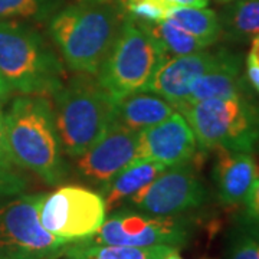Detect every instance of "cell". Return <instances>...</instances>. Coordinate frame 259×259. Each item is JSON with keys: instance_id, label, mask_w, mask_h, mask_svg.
Masks as SVG:
<instances>
[{"instance_id": "obj_1", "label": "cell", "mask_w": 259, "mask_h": 259, "mask_svg": "<svg viewBox=\"0 0 259 259\" xmlns=\"http://www.w3.org/2000/svg\"><path fill=\"white\" fill-rule=\"evenodd\" d=\"M124 16L102 0H88L55 12L48 32L64 64L74 72L95 75L120 35Z\"/></svg>"}, {"instance_id": "obj_2", "label": "cell", "mask_w": 259, "mask_h": 259, "mask_svg": "<svg viewBox=\"0 0 259 259\" xmlns=\"http://www.w3.org/2000/svg\"><path fill=\"white\" fill-rule=\"evenodd\" d=\"M5 122L15 166L35 173L47 185H61L68 167L52 102L45 95L22 94L5 114Z\"/></svg>"}, {"instance_id": "obj_3", "label": "cell", "mask_w": 259, "mask_h": 259, "mask_svg": "<svg viewBox=\"0 0 259 259\" xmlns=\"http://www.w3.org/2000/svg\"><path fill=\"white\" fill-rule=\"evenodd\" d=\"M0 75L10 91L23 95H54L66 81L61 55L19 20H0Z\"/></svg>"}, {"instance_id": "obj_4", "label": "cell", "mask_w": 259, "mask_h": 259, "mask_svg": "<svg viewBox=\"0 0 259 259\" xmlns=\"http://www.w3.org/2000/svg\"><path fill=\"white\" fill-rule=\"evenodd\" d=\"M115 104L95 75L79 74L54 94V112L65 156L79 157L115 121Z\"/></svg>"}, {"instance_id": "obj_5", "label": "cell", "mask_w": 259, "mask_h": 259, "mask_svg": "<svg viewBox=\"0 0 259 259\" xmlns=\"http://www.w3.org/2000/svg\"><path fill=\"white\" fill-rule=\"evenodd\" d=\"M204 150L253 153L259 147V102L250 91L177 108Z\"/></svg>"}, {"instance_id": "obj_6", "label": "cell", "mask_w": 259, "mask_h": 259, "mask_svg": "<svg viewBox=\"0 0 259 259\" xmlns=\"http://www.w3.org/2000/svg\"><path fill=\"white\" fill-rule=\"evenodd\" d=\"M167 59L157 40L134 18H124L120 35L97 74L98 81L114 98L146 88L158 66Z\"/></svg>"}, {"instance_id": "obj_7", "label": "cell", "mask_w": 259, "mask_h": 259, "mask_svg": "<svg viewBox=\"0 0 259 259\" xmlns=\"http://www.w3.org/2000/svg\"><path fill=\"white\" fill-rule=\"evenodd\" d=\"M45 193L0 200V259H59L71 242L48 232L39 219Z\"/></svg>"}, {"instance_id": "obj_8", "label": "cell", "mask_w": 259, "mask_h": 259, "mask_svg": "<svg viewBox=\"0 0 259 259\" xmlns=\"http://www.w3.org/2000/svg\"><path fill=\"white\" fill-rule=\"evenodd\" d=\"M193 226V221L185 214L156 216L120 207L112 210L97 233L85 241L93 245L170 246L180 249L192 239Z\"/></svg>"}, {"instance_id": "obj_9", "label": "cell", "mask_w": 259, "mask_h": 259, "mask_svg": "<svg viewBox=\"0 0 259 259\" xmlns=\"http://www.w3.org/2000/svg\"><path fill=\"white\" fill-rule=\"evenodd\" d=\"M105 216L101 194L81 186H62L45 193L39 210L42 226L66 242L91 238L101 228Z\"/></svg>"}, {"instance_id": "obj_10", "label": "cell", "mask_w": 259, "mask_h": 259, "mask_svg": "<svg viewBox=\"0 0 259 259\" xmlns=\"http://www.w3.org/2000/svg\"><path fill=\"white\" fill-rule=\"evenodd\" d=\"M207 189L189 163L167 167L153 182L134 193L122 207L156 216L185 214L203 206Z\"/></svg>"}, {"instance_id": "obj_11", "label": "cell", "mask_w": 259, "mask_h": 259, "mask_svg": "<svg viewBox=\"0 0 259 259\" xmlns=\"http://www.w3.org/2000/svg\"><path fill=\"white\" fill-rule=\"evenodd\" d=\"M139 131L114 121L98 141L76 157V173L87 183L101 187L134 160Z\"/></svg>"}, {"instance_id": "obj_12", "label": "cell", "mask_w": 259, "mask_h": 259, "mask_svg": "<svg viewBox=\"0 0 259 259\" xmlns=\"http://www.w3.org/2000/svg\"><path fill=\"white\" fill-rule=\"evenodd\" d=\"M197 141L186 118L175 111L168 118L140 131L134 160H153L166 167L192 161Z\"/></svg>"}, {"instance_id": "obj_13", "label": "cell", "mask_w": 259, "mask_h": 259, "mask_svg": "<svg viewBox=\"0 0 259 259\" xmlns=\"http://www.w3.org/2000/svg\"><path fill=\"white\" fill-rule=\"evenodd\" d=\"M225 52L226 49L207 51L206 48L189 55L167 58L143 91L157 94L175 107L189 95L196 81L222 59Z\"/></svg>"}, {"instance_id": "obj_14", "label": "cell", "mask_w": 259, "mask_h": 259, "mask_svg": "<svg viewBox=\"0 0 259 259\" xmlns=\"http://www.w3.org/2000/svg\"><path fill=\"white\" fill-rule=\"evenodd\" d=\"M213 182L218 197L226 206L245 203L256 180V161L250 153L216 148Z\"/></svg>"}, {"instance_id": "obj_15", "label": "cell", "mask_w": 259, "mask_h": 259, "mask_svg": "<svg viewBox=\"0 0 259 259\" xmlns=\"http://www.w3.org/2000/svg\"><path fill=\"white\" fill-rule=\"evenodd\" d=\"M248 91V79L242 74L241 55L226 49L222 59L196 81L189 95L175 105V110L204 100L231 97Z\"/></svg>"}, {"instance_id": "obj_16", "label": "cell", "mask_w": 259, "mask_h": 259, "mask_svg": "<svg viewBox=\"0 0 259 259\" xmlns=\"http://www.w3.org/2000/svg\"><path fill=\"white\" fill-rule=\"evenodd\" d=\"M167 167L153 160H133L115 176L100 187V194L104 199L107 212L122 207L134 193H137Z\"/></svg>"}, {"instance_id": "obj_17", "label": "cell", "mask_w": 259, "mask_h": 259, "mask_svg": "<svg viewBox=\"0 0 259 259\" xmlns=\"http://www.w3.org/2000/svg\"><path fill=\"white\" fill-rule=\"evenodd\" d=\"M175 111V107L163 97L139 91L117 100L115 121L140 133L164 121Z\"/></svg>"}, {"instance_id": "obj_18", "label": "cell", "mask_w": 259, "mask_h": 259, "mask_svg": "<svg viewBox=\"0 0 259 259\" xmlns=\"http://www.w3.org/2000/svg\"><path fill=\"white\" fill-rule=\"evenodd\" d=\"M170 246H120V245H93L83 241L71 242L64 253V259H163Z\"/></svg>"}, {"instance_id": "obj_19", "label": "cell", "mask_w": 259, "mask_h": 259, "mask_svg": "<svg viewBox=\"0 0 259 259\" xmlns=\"http://www.w3.org/2000/svg\"><path fill=\"white\" fill-rule=\"evenodd\" d=\"M233 2L219 18L222 35L232 42H249L259 36V0Z\"/></svg>"}, {"instance_id": "obj_20", "label": "cell", "mask_w": 259, "mask_h": 259, "mask_svg": "<svg viewBox=\"0 0 259 259\" xmlns=\"http://www.w3.org/2000/svg\"><path fill=\"white\" fill-rule=\"evenodd\" d=\"M167 19L185 29L204 47L214 45L222 35L219 16L206 8H182L171 6L167 12Z\"/></svg>"}, {"instance_id": "obj_21", "label": "cell", "mask_w": 259, "mask_h": 259, "mask_svg": "<svg viewBox=\"0 0 259 259\" xmlns=\"http://www.w3.org/2000/svg\"><path fill=\"white\" fill-rule=\"evenodd\" d=\"M139 23L160 44V47L166 52L167 58L189 55L206 49L200 40H197L190 33H187L185 29L177 26L176 23L168 19H164L161 22L139 20Z\"/></svg>"}, {"instance_id": "obj_22", "label": "cell", "mask_w": 259, "mask_h": 259, "mask_svg": "<svg viewBox=\"0 0 259 259\" xmlns=\"http://www.w3.org/2000/svg\"><path fill=\"white\" fill-rule=\"evenodd\" d=\"M58 0H0V20L42 22L55 13Z\"/></svg>"}, {"instance_id": "obj_23", "label": "cell", "mask_w": 259, "mask_h": 259, "mask_svg": "<svg viewBox=\"0 0 259 259\" xmlns=\"http://www.w3.org/2000/svg\"><path fill=\"white\" fill-rule=\"evenodd\" d=\"M121 5L131 18L143 22H161L171 8L163 0H121Z\"/></svg>"}, {"instance_id": "obj_24", "label": "cell", "mask_w": 259, "mask_h": 259, "mask_svg": "<svg viewBox=\"0 0 259 259\" xmlns=\"http://www.w3.org/2000/svg\"><path fill=\"white\" fill-rule=\"evenodd\" d=\"M229 259H259V229L243 228L231 242Z\"/></svg>"}, {"instance_id": "obj_25", "label": "cell", "mask_w": 259, "mask_h": 259, "mask_svg": "<svg viewBox=\"0 0 259 259\" xmlns=\"http://www.w3.org/2000/svg\"><path fill=\"white\" fill-rule=\"evenodd\" d=\"M28 187V179L16 171L13 167H0V200L25 193Z\"/></svg>"}, {"instance_id": "obj_26", "label": "cell", "mask_w": 259, "mask_h": 259, "mask_svg": "<svg viewBox=\"0 0 259 259\" xmlns=\"http://www.w3.org/2000/svg\"><path fill=\"white\" fill-rule=\"evenodd\" d=\"M13 157L10 153L8 133H6V122L5 114L0 111V167H13Z\"/></svg>"}, {"instance_id": "obj_27", "label": "cell", "mask_w": 259, "mask_h": 259, "mask_svg": "<svg viewBox=\"0 0 259 259\" xmlns=\"http://www.w3.org/2000/svg\"><path fill=\"white\" fill-rule=\"evenodd\" d=\"M245 206L250 222L259 226V177H256V180L252 185V189L245 200Z\"/></svg>"}, {"instance_id": "obj_28", "label": "cell", "mask_w": 259, "mask_h": 259, "mask_svg": "<svg viewBox=\"0 0 259 259\" xmlns=\"http://www.w3.org/2000/svg\"><path fill=\"white\" fill-rule=\"evenodd\" d=\"M246 65L256 66L259 69V36L250 40V49L246 56Z\"/></svg>"}, {"instance_id": "obj_29", "label": "cell", "mask_w": 259, "mask_h": 259, "mask_svg": "<svg viewBox=\"0 0 259 259\" xmlns=\"http://www.w3.org/2000/svg\"><path fill=\"white\" fill-rule=\"evenodd\" d=\"M168 6H182V8H206L209 0H163Z\"/></svg>"}, {"instance_id": "obj_30", "label": "cell", "mask_w": 259, "mask_h": 259, "mask_svg": "<svg viewBox=\"0 0 259 259\" xmlns=\"http://www.w3.org/2000/svg\"><path fill=\"white\" fill-rule=\"evenodd\" d=\"M246 79L253 87V90L259 94V69L256 66L246 65Z\"/></svg>"}, {"instance_id": "obj_31", "label": "cell", "mask_w": 259, "mask_h": 259, "mask_svg": "<svg viewBox=\"0 0 259 259\" xmlns=\"http://www.w3.org/2000/svg\"><path fill=\"white\" fill-rule=\"evenodd\" d=\"M10 94V88L8 87V83L5 82V79L0 75V101H3L8 95Z\"/></svg>"}, {"instance_id": "obj_32", "label": "cell", "mask_w": 259, "mask_h": 259, "mask_svg": "<svg viewBox=\"0 0 259 259\" xmlns=\"http://www.w3.org/2000/svg\"><path fill=\"white\" fill-rule=\"evenodd\" d=\"M163 259H183L182 256H180V253H179V249H173L170 250L168 253H167L166 256Z\"/></svg>"}, {"instance_id": "obj_33", "label": "cell", "mask_w": 259, "mask_h": 259, "mask_svg": "<svg viewBox=\"0 0 259 259\" xmlns=\"http://www.w3.org/2000/svg\"><path fill=\"white\" fill-rule=\"evenodd\" d=\"M221 2H233V0H221Z\"/></svg>"}]
</instances>
